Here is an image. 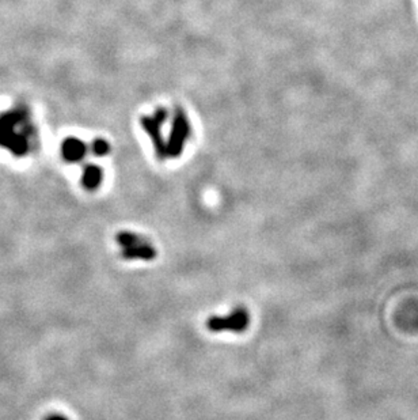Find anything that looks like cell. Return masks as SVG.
Here are the masks:
<instances>
[{"mask_svg": "<svg viewBox=\"0 0 418 420\" xmlns=\"http://www.w3.org/2000/svg\"><path fill=\"white\" fill-rule=\"evenodd\" d=\"M142 128L161 161L178 158L192 134L189 116L181 106L158 108L151 114L143 116Z\"/></svg>", "mask_w": 418, "mask_h": 420, "instance_id": "obj_1", "label": "cell"}, {"mask_svg": "<svg viewBox=\"0 0 418 420\" xmlns=\"http://www.w3.org/2000/svg\"><path fill=\"white\" fill-rule=\"evenodd\" d=\"M116 241L120 245V248H128V247H133L136 244H140L143 241H146V238L138 233H132V232H120L116 236Z\"/></svg>", "mask_w": 418, "mask_h": 420, "instance_id": "obj_7", "label": "cell"}, {"mask_svg": "<svg viewBox=\"0 0 418 420\" xmlns=\"http://www.w3.org/2000/svg\"><path fill=\"white\" fill-rule=\"evenodd\" d=\"M62 154H63V158L67 162L78 164V162L83 161L84 157L87 154V145L84 143L83 140H81V139H78L75 136L67 138L63 142Z\"/></svg>", "mask_w": 418, "mask_h": 420, "instance_id": "obj_4", "label": "cell"}, {"mask_svg": "<svg viewBox=\"0 0 418 420\" xmlns=\"http://www.w3.org/2000/svg\"><path fill=\"white\" fill-rule=\"evenodd\" d=\"M47 420H67L64 417H60V415H52V417H49Z\"/></svg>", "mask_w": 418, "mask_h": 420, "instance_id": "obj_9", "label": "cell"}, {"mask_svg": "<svg viewBox=\"0 0 418 420\" xmlns=\"http://www.w3.org/2000/svg\"><path fill=\"white\" fill-rule=\"evenodd\" d=\"M90 151L95 156V157H105L110 153V145L107 140L102 139V138H96L91 142L90 145Z\"/></svg>", "mask_w": 418, "mask_h": 420, "instance_id": "obj_8", "label": "cell"}, {"mask_svg": "<svg viewBox=\"0 0 418 420\" xmlns=\"http://www.w3.org/2000/svg\"><path fill=\"white\" fill-rule=\"evenodd\" d=\"M103 181V170L98 165L90 164L83 169L82 173V185L87 190H95L101 186Z\"/></svg>", "mask_w": 418, "mask_h": 420, "instance_id": "obj_6", "label": "cell"}, {"mask_svg": "<svg viewBox=\"0 0 418 420\" xmlns=\"http://www.w3.org/2000/svg\"><path fill=\"white\" fill-rule=\"evenodd\" d=\"M250 325V314L246 308L238 306L233 309L227 316H212L207 320L208 331L213 334L234 332L242 334Z\"/></svg>", "mask_w": 418, "mask_h": 420, "instance_id": "obj_3", "label": "cell"}, {"mask_svg": "<svg viewBox=\"0 0 418 420\" xmlns=\"http://www.w3.org/2000/svg\"><path fill=\"white\" fill-rule=\"evenodd\" d=\"M33 128L23 109L0 116V146L14 156L23 157L30 150Z\"/></svg>", "mask_w": 418, "mask_h": 420, "instance_id": "obj_2", "label": "cell"}, {"mask_svg": "<svg viewBox=\"0 0 418 420\" xmlns=\"http://www.w3.org/2000/svg\"><path fill=\"white\" fill-rule=\"evenodd\" d=\"M121 257L124 260H142V261H153L157 257V249L146 240L133 247L121 248Z\"/></svg>", "mask_w": 418, "mask_h": 420, "instance_id": "obj_5", "label": "cell"}]
</instances>
